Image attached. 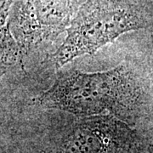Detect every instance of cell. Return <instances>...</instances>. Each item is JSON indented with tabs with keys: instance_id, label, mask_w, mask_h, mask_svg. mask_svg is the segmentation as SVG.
<instances>
[{
	"instance_id": "1",
	"label": "cell",
	"mask_w": 153,
	"mask_h": 153,
	"mask_svg": "<svg viewBox=\"0 0 153 153\" xmlns=\"http://www.w3.org/2000/svg\"><path fill=\"white\" fill-rule=\"evenodd\" d=\"M140 96L133 74L125 66H118L94 73L63 71L33 102L77 116L111 115L132 124L139 115Z\"/></svg>"
},
{
	"instance_id": "2",
	"label": "cell",
	"mask_w": 153,
	"mask_h": 153,
	"mask_svg": "<svg viewBox=\"0 0 153 153\" xmlns=\"http://www.w3.org/2000/svg\"><path fill=\"white\" fill-rule=\"evenodd\" d=\"M145 25L140 11L125 1H88L66 28V38L53 55L54 62L62 66L81 55L94 54L122 34Z\"/></svg>"
},
{
	"instance_id": "3",
	"label": "cell",
	"mask_w": 153,
	"mask_h": 153,
	"mask_svg": "<svg viewBox=\"0 0 153 153\" xmlns=\"http://www.w3.org/2000/svg\"><path fill=\"white\" fill-rule=\"evenodd\" d=\"M71 13L72 0H14L8 22L22 55L62 33Z\"/></svg>"
},
{
	"instance_id": "4",
	"label": "cell",
	"mask_w": 153,
	"mask_h": 153,
	"mask_svg": "<svg viewBox=\"0 0 153 153\" xmlns=\"http://www.w3.org/2000/svg\"><path fill=\"white\" fill-rule=\"evenodd\" d=\"M56 153H144L128 124L111 115L80 120L60 143Z\"/></svg>"
},
{
	"instance_id": "5",
	"label": "cell",
	"mask_w": 153,
	"mask_h": 153,
	"mask_svg": "<svg viewBox=\"0 0 153 153\" xmlns=\"http://www.w3.org/2000/svg\"><path fill=\"white\" fill-rule=\"evenodd\" d=\"M2 31V65L8 66L11 65L17 60L22 61L23 55L21 49L17 44L16 40L13 37L11 33L9 22H7L5 25L1 26Z\"/></svg>"
}]
</instances>
